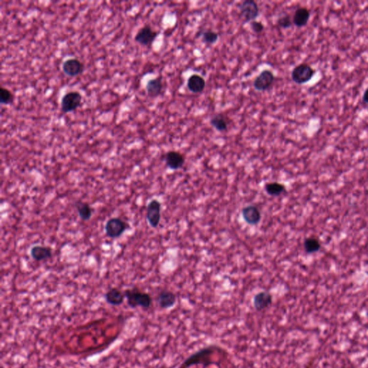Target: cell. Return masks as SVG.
<instances>
[{
  "mask_svg": "<svg viewBox=\"0 0 368 368\" xmlns=\"http://www.w3.org/2000/svg\"><path fill=\"white\" fill-rule=\"evenodd\" d=\"M363 102L368 105V87L366 89V91L364 92V93H363Z\"/></svg>",
  "mask_w": 368,
  "mask_h": 368,
  "instance_id": "cell-28",
  "label": "cell"
},
{
  "mask_svg": "<svg viewBox=\"0 0 368 368\" xmlns=\"http://www.w3.org/2000/svg\"><path fill=\"white\" fill-rule=\"evenodd\" d=\"M202 35V41L205 43L207 45H213V44H216L217 41H218L219 35L217 32L214 31V30H207L202 32L201 33Z\"/></svg>",
  "mask_w": 368,
  "mask_h": 368,
  "instance_id": "cell-24",
  "label": "cell"
},
{
  "mask_svg": "<svg viewBox=\"0 0 368 368\" xmlns=\"http://www.w3.org/2000/svg\"><path fill=\"white\" fill-rule=\"evenodd\" d=\"M293 24V19H291L289 15H282L277 20V24L280 28H290Z\"/></svg>",
  "mask_w": 368,
  "mask_h": 368,
  "instance_id": "cell-26",
  "label": "cell"
},
{
  "mask_svg": "<svg viewBox=\"0 0 368 368\" xmlns=\"http://www.w3.org/2000/svg\"><path fill=\"white\" fill-rule=\"evenodd\" d=\"M159 33L153 30L150 25L146 24L141 27L135 36V41L139 45L150 46L157 38Z\"/></svg>",
  "mask_w": 368,
  "mask_h": 368,
  "instance_id": "cell-9",
  "label": "cell"
},
{
  "mask_svg": "<svg viewBox=\"0 0 368 368\" xmlns=\"http://www.w3.org/2000/svg\"><path fill=\"white\" fill-rule=\"evenodd\" d=\"M14 100V95L10 90L4 87H1L0 89V102L1 104H11Z\"/></svg>",
  "mask_w": 368,
  "mask_h": 368,
  "instance_id": "cell-25",
  "label": "cell"
},
{
  "mask_svg": "<svg viewBox=\"0 0 368 368\" xmlns=\"http://www.w3.org/2000/svg\"><path fill=\"white\" fill-rule=\"evenodd\" d=\"M127 304L131 309L138 307L148 310L153 305V299L148 293L140 291L139 288H133L124 291Z\"/></svg>",
  "mask_w": 368,
  "mask_h": 368,
  "instance_id": "cell-1",
  "label": "cell"
},
{
  "mask_svg": "<svg viewBox=\"0 0 368 368\" xmlns=\"http://www.w3.org/2000/svg\"><path fill=\"white\" fill-rule=\"evenodd\" d=\"M242 215L244 220L250 225H257L261 220V213L257 207L254 205H248L242 210Z\"/></svg>",
  "mask_w": 368,
  "mask_h": 368,
  "instance_id": "cell-13",
  "label": "cell"
},
{
  "mask_svg": "<svg viewBox=\"0 0 368 368\" xmlns=\"http://www.w3.org/2000/svg\"><path fill=\"white\" fill-rule=\"evenodd\" d=\"M275 79L274 73L271 70L265 69L260 72V74L254 79L253 87L257 92L267 91L272 87Z\"/></svg>",
  "mask_w": 368,
  "mask_h": 368,
  "instance_id": "cell-7",
  "label": "cell"
},
{
  "mask_svg": "<svg viewBox=\"0 0 368 368\" xmlns=\"http://www.w3.org/2000/svg\"><path fill=\"white\" fill-rule=\"evenodd\" d=\"M206 87V81L200 75H191L187 81V88L191 93H202Z\"/></svg>",
  "mask_w": 368,
  "mask_h": 368,
  "instance_id": "cell-17",
  "label": "cell"
},
{
  "mask_svg": "<svg viewBox=\"0 0 368 368\" xmlns=\"http://www.w3.org/2000/svg\"><path fill=\"white\" fill-rule=\"evenodd\" d=\"M62 69L67 76L75 77L83 73L84 65L77 58H69L63 63Z\"/></svg>",
  "mask_w": 368,
  "mask_h": 368,
  "instance_id": "cell-11",
  "label": "cell"
},
{
  "mask_svg": "<svg viewBox=\"0 0 368 368\" xmlns=\"http://www.w3.org/2000/svg\"><path fill=\"white\" fill-rule=\"evenodd\" d=\"M303 248H304L305 252L307 254H314L321 250V242L317 237H307L303 242Z\"/></svg>",
  "mask_w": 368,
  "mask_h": 368,
  "instance_id": "cell-22",
  "label": "cell"
},
{
  "mask_svg": "<svg viewBox=\"0 0 368 368\" xmlns=\"http://www.w3.org/2000/svg\"><path fill=\"white\" fill-rule=\"evenodd\" d=\"M30 256L35 261H43L52 257V250L48 247L35 245L30 251Z\"/></svg>",
  "mask_w": 368,
  "mask_h": 368,
  "instance_id": "cell-18",
  "label": "cell"
},
{
  "mask_svg": "<svg viewBox=\"0 0 368 368\" xmlns=\"http://www.w3.org/2000/svg\"><path fill=\"white\" fill-rule=\"evenodd\" d=\"M218 348L215 345H211V346L199 349L196 353L193 354L188 359H186L180 368H189L191 366H196V365H204L205 366H209L210 364L212 363V362L210 360L209 356L213 355L214 351Z\"/></svg>",
  "mask_w": 368,
  "mask_h": 368,
  "instance_id": "cell-2",
  "label": "cell"
},
{
  "mask_svg": "<svg viewBox=\"0 0 368 368\" xmlns=\"http://www.w3.org/2000/svg\"><path fill=\"white\" fill-rule=\"evenodd\" d=\"M146 217L150 226L157 228L161 219V203L158 199H152L147 206Z\"/></svg>",
  "mask_w": 368,
  "mask_h": 368,
  "instance_id": "cell-8",
  "label": "cell"
},
{
  "mask_svg": "<svg viewBox=\"0 0 368 368\" xmlns=\"http://www.w3.org/2000/svg\"><path fill=\"white\" fill-rule=\"evenodd\" d=\"M75 206L76 207L78 214H79V217H80L81 220L89 221L90 219H91L92 214H93V210H92L91 206L88 203L79 201V202L75 204Z\"/></svg>",
  "mask_w": 368,
  "mask_h": 368,
  "instance_id": "cell-21",
  "label": "cell"
},
{
  "mask_svg": "<svg viewBox=\"0 0 368 368\" xmlns=\"http://www.w3.org/2000/svg\"><path fill=\"white\" fill-rule=\"evenodd\" d=\"M82 102V96L79 92L72 91L66 93L61 101L62 113H69L79 108Z\"/></svg>",
  "mask_w": 368,
  "mask_h": 368,
  "instance_id": "cell-6",
  "label": "cell"
},
{
  "mask_svg": "<svg viewBox=\"0 0 368 368\" xmlns=\"http://www.w3.org/2000/svg\"><path fill=\"white\" fill-rule=\"evenodd\" d=\"M163 89V84L161 77L150 79L147 82L145 90L148 96L151 98H156L160 96Z\"/></svg>",
  "mask_w": 368,
  "mask_h": 368,
  "instance_id": "cell-20",
  "label": "cell"
},
{
  "mask_svg": "<svg viewBox=\"0 0 368 368\" xmlns=\"http://www.w3.org/2000/svg\"><path fill=\"white\" fill-rule=\"evenodd\" d=\"M310 11L304 7H300L297 9L293 17V23L298 27H304L307 24L310 19Z\"/></svg>",
  "mask_w": 368,
  "mask_h": 368,
  "instance_id": "cell-19",
  "label": "cell"
},
{
  "mask_svg": "<svg viewBox=\"0 0 368 368\" xmlns=\"http://www.w3.org/2000/svg\"><path fill=\"white\" fill-rule=\"evenodd\" d=\"M104 298L108 304L118 306L124 303L125 296L124 292L121 291L119 288H112L106 292L104 295Z\"/></svg>",
  "mask_w": 368,
  "mask_h": 368,
  "instance_id": "cell-15",
  "label": "cell"
},
{
  "mask_svg": "<svg viewBox=\"0 0 368 368\" xmlns=\"http://www.w3.org/2000/svg\"><path fill=\"white\" fill-rule=\"evenodd\" d=\"M231 120L227 115L218 113L210 119V125L219 133H225L228 130Z\"/></svg>",
  "mask_w": 368,
  "mask_h": 368,
  "instance_id": "cell-16",
  "label": "cell"
},
{
  "mask_svg": "<svg viewBox=\"0 0 368 368\" xmlns=\"http://www.w3.org/2000/svg\"><path fill=\"white\" fill-rule=\"evenodd\" d=\"M128 227L127 223L122 219L113 217L107 220L104 230L107 237L111 239H117L123 234Z\"/></svg>",
  "mask_w": 368,
  "mask_h": 368,
  "instance_id": "cell-5",
  "label": "cell"
},
{
  "mask_svg": "<svg viewBox=\"0 0 368 368\" xmlns=\"http://www.w3.org/2000/svg\"><path fill=\"white\" fill-rule=\"evenodd\" d=\"M165 165L173 171L181 169L185 164V158L180 152L171 150L164 156Z\"/></svg>",
  "mask_w": 368,
  "mask_h": 368,
  "instance_id": "cell-10",
  "label": "cell"
},
{
  "mask_svg": "<svg viewBox=\"0 0 368 368\" xmlns=\"http://www.w3.org/2000/svg\"><path fill=\"white\" fill-rule=\"evenodd\" d=\"M156 300L161 309H168L175 306L177 300V297L172 291H168V290H162L158 295Z\"/></svg>",
  "mask_w": 368,
  "mask_h": 368,
  "instance_id": "cell-14",
  "label": "cell"
},
{
  "mask_svg": "<svg viewBox=\"0 0 368 368\" xmlns=\"http://www.w3.org/2000/svg\"><path fill=\"white\" fill-rule=\"evenodd\" d=\"M240 17L244 23L253 22L260 15L258 4L253 0H245L238 6Z\"/></svg>",
  "mask_w": 368,
  "mask_h": 368,
  "instance_id": "cell-4",
  "label": "cell"
},
{
  "mask_svg": "<svg viewBox=\"0 0 368 368\" xmlns=\"http://www.w3.org/2000/svg\"><path fill=\"white\" fill-rule=\"evenodd\" d=\"M265 191L268 195L279 196L286 192V186L278 182H271L265 185Z\"/></svg>",
  "mask_w": 368,
  "mask_h": 368,
  "instance_id": "cell-23",
  "label": "cell"
},
{
  "mask_svg": "<svg viewBox=\"0 0 368 368\" xmlns=\"http://www.w3.org/2000/svg\"><path fill=\"white\" fill-rule=\"evenodd\" d=\"M316 70L309 64L302 63L294 67L291 71V79L297 84H304L309 82L315 74Z\"/></svg>",
  "mask_w": 368,
  "mask_h": 368,
  "instance_id": "cell-3",
  "label": "cell"
},
{
  "mask_svg": "<svg viewBox=\"0 0 368 368\" xmlns=\"http://www.w3.org/2000/svg\"><path fill=\"white\" fill-rule=\"evenodd\" d=\"M253 306L257 311L268 309L273 303V296L268 291H260L253 297Z\"/></svg>",
  "mask_w": 368,
  "mask_h": 368,
  "instance_id": "cell-12",
  "label": "cell"
},
{
  "mask_svg": "<svg viewBox=\"0 0 368 368\" xmlns=\"http://www.w3.org/2000/svg\"><path fill=\"white\" fill-rule=\"evenodd\" d=\"M251 28L256 34H260L264 30L265 26L263 23L254 21L251 23Z\"/></svg>",
  "mask_w": 368,
  "mask_h": 368,
  "instance_id": "cell-27",
  "label": "cell"
}]
</instances>
